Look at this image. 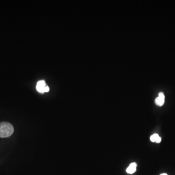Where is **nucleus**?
Instances as JSON below:
<instances>
[{
	"label": "nucleus",
	"instance_id": "obj_4",
	"mask_svg": "<svg viewBox=\"0 0 175 175\" xmlns=\"http://www.w3.org/2000/svg\"><path fill=\"white\" fill-rule=\"evenodd\" d=\"M43 87L40 86H38L37 85L36 89L37 90H38V92L39 93H45L44 92V88Z\"/></svg>",
	"mask_w": 175,
	"mask_h": 175
},
{
	"label": "nucleus",
	"instance_id": "obj_3",
	"mask_svg": "<svg viewBox=\"0 0 175 175\" xmlns=\"http://www.w3.org/2000/svg\"><path fill=\"white\" fill-rule=\"evenodd\" d=\"M137 164L135 163H131L128 168L126 169V172L128 174H133L136 171V167H137Z\"/></svg>",
	"mask_w": 175,
	"mask_h": 175
},
{
	"label": "nucleus",
	"instance_id": "obj_9",
	"mask_svg": "<svg viewBox=\"0 0 175 175\" xmlns=\"http://www.w3.org/2000/svg\"><path fill=\"white\" fill-rule=\"evenodd\" d=\"M168 175L167 174H165V173H164V174H161V175Z\"/></svg>",
	"mask_w": 175,
	"mask_h": 175
},
{
	"label": "nucleus",
	"instance_id": "obj_6",
	"mask_svg": "<svg viewBox=\"0 0 175 175\" xmlns=\"http://www.w3.org/2000/svg\"><path fill=\"white\" fill-rule=\"evenodd\" d=\"M37 85L43 87H45L46 86V83H45V82L44 80L39 81V82L37 83Z\"/></svg>",
	"mask_w": 175,
	"mask_h": 175
},
{
	"label": "nucleus",
	"instance_id": "obj_8",
	"mask_svg": "<svg viewBox=\"0 0 175 175\" xmlns=\"http://www.w3.org/2000/svg\"><path fill=\"white\" fill-rule=\"evenodd\" d=\"M49 90H50V89H49V87L47 86H46L44 88L45 92L47 93V92H48L49 91Z\"/></svg>",
	"mask_w": 175,
	"mask_h": 175
},
{
	"label": "nucleus",
	"instance_id": "obj_5",
	"mask_svg": "<svg viewBox=\"0 0 175 175\" xmlns=\"http://www.w3.org/2000/svg\"><path fill=\"white\" fill-rule=\"evenodd\" d=\"M159 137L158 134H154L153 135H152L150 137V140L152 142H156V141L157 140V138Z\"/></svg>",
	"mask_w": 175,
	"mask_h": 175
},
{
	"label": "nucleus",
	"instance_id": "obj_1",
	"mask_svg": "<svg viewBox=\"0 0 175 175\" xmlns=\"http://www.w3.org/2000/svg\"><path fill=\"white\" fill-rule=\"evenodd\" d=\"M14 127L8 122L0 123V138H7L12 135Z\"/></svg>",
	"mask_w": 175,
	"mask_h": 175
},
{
	"label": "nucleus",
	"instance_id": "obj_7",
	"mask_svg": "<svg viewBox=\"0 0 175 175\" xmlns=\"http://www.w3.org/2000/svg\"><path fill=\"white\" fill-rule=\"evenodd\" d=\"M161 137H160V136L157 138V140L156 141V142L157 143H160V142H161Z\"/></svg>",
	"mask_w": 175,
	"mask_h": 175
},
{
	"label": "nucleus",
	"instance_id": "obj_2",
	"mask_svg": "<svg viewBox=\"0 0 175 175\" xmlns=\"http://www.w3.org/2000/svg\"><path fill=\"white\" fill-rule=\"evenodd\" d=\"M164 99L165 96L164 94L162 92H160V93H159L158 97H157L155 100L156 104L157 105V106L161 107L164 104Z\"/></svg>",
	"mask_w": 175,
	"mask_h": 175
}]
</instances>
